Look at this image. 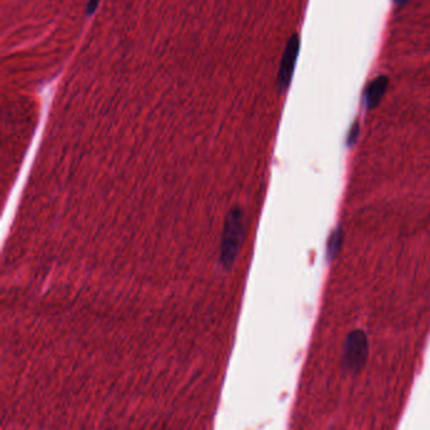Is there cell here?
<instances>
[{
	"label": "cell",
	"mask_w": 430,
	"mask_h": 430,
	"mask_svg": "<svg viewBox=\"0 0 430 430\" xmlns=\"http://www.w3.org/2000/svg\"><path fill=\"white\" fill-rule=\"evenodd\" d=\"M99 1H100V0H88V3H87L86 7L87 15H91L95 13L96 8H97V6H99Z\"/></svg>",
	"instance_id": "7"
},
{
	"label": "cell",
	"mask_w": 430,
	"mask_h": 430,
	"mask_svg": "<svg viewBox=\"0 0 430 430\" xmlns=\"http://www.w3.org/2000/svg\"><path fill=\"white\" fill-rule=\"evenodd\" d=\"M244 237V214L240 208H234L230 211L225 220L221 241V264L226 269L234 265L237 252Z\"/></svg>",
	"instance_id": "1"
},
{
	"label": "cell",
	"mask_w": 430,
	"mask_h": 430,
	"mask_svg": "<svg viewBox=\"0 0 430 430\" xmlns=\"http://www.w3.org/2000/svg\"><path fill=\"white\" fill-rule=\"evenodd\" d=\"M389 79L386 76H379L373 79L365 91V102L367 109H375L380 104L382 97L386 93Z\"/></svg>",
	"instance_id": "4"
},
{
	"label": "cell",
	"mask_w": 430,
	"mask_h": 430,
	"mask_svg": "<svg viewBox=\"0 0 430 430\" xmlns=\"http://www.w3.org/2000/svg\"><path fill=\"white\" fill-rule=\"evenodd\" d=\"M344 241V231L341 227H337L328 239V244H327V252L330 259H333L338 254V251L341 249V245Z\"/></svg>",
	"instance_id": "5"
},
{
	"label": "cell",
	"mask_w": 430,
	"mask_h": 430,
	"mask_svg": "<svg viewBox=\"0 0 430 430\" xmlns=\"http://www.w3.org/2000/svg\"><path fill=\"white\" fill-rule=\"evenodd\" d=\"M394 3L398 7H402V6H405L406 3H409V0H394Z\"/></svg>",
	"instance_id": "8"
},
{
	"label": "cell",
	"mask_w": 430,
	"mask_h": 430,
	"mask_svg": "<svg viewBox=\"0 0 430 430\" xmlns=\"http://www.w3.org/2000/svg\"><path fill=\"white\" fill-rule=\"evenodd\" d=\"M359 124H357V122H355V124L352 125L351 130H350V134H348V138H347V144H350V145L355 144L356 139L359 138Z\"/></svg>",
	"instance_id": "6"
},
{
	"label": "cell",
	"mask_w": 430,
	"mask_h": 430,
	"mask_svg": "<svg viewBox=\"0 0 430 430\" xmlns=\"http://www.w3.org/2000/svg\"><path fill=\"white\" fill-rule=\"evenodd\" d=\"M299 48H301L299 36L293 35L288 41L287 47H286L284 55L281 58V64H280L279 76H278L280 91L287 90L290 85V81L295 73V62L299 55Z\"/></svg>",
	"instance_id": "3"
},
{
	"label": "cell",
	"mask_w": 430,
	"mask_h": 430,
	"mask_svg": "<svg viewBox=\"0 0 430 430\" xmlns=\"http://www.w3.org/2000/svg\"><path fill=\"white\" fill-rule=\"evenodd\" d=\"M368 359V338L365 330H353L344 339L342 366L347 373H359Z\"/></svg>",
	"instance_id": "2"
}]
</instances>
